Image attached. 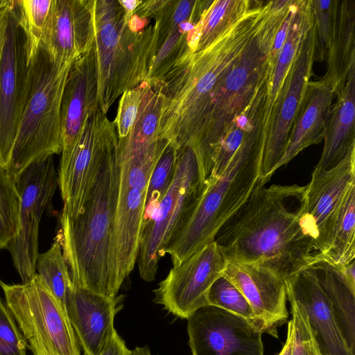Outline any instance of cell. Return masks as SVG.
<instances>
[{"label":"cell","mask_w":355,"mask_h":355,"mask_svg":"<svg viewBox=\"0 0 355 355\" xmlns=\"http://www.w3.org/2000/svg\"><path fill=\"white\" fill-rule=\"evenodd\" d=\"M41 42L51 57L72 64L94 42V1L53 0Z\"/></svg>","instance_id":"19"},{"label":"cell","mask_w":355,"mask_h":355,"mask_svg":"<svg viewBox=\"0 0 355 355\" xmlns=\"http://www.w3.org/2000/svg\"><path fill=\"white\" fill-rule=\"evenodd\" d=\"M305 190L259 184L214 238L227 261L256 264L284 279L324 261L303 225Z\"/></svg>","instance_id":"2"},{"label":"cell","mask_w":355,"mask_h":355,"mask_svg":"<svg viewBox=\"0 0 355 355\" xmlns=\"http://www.w3.org/2000/svg\"><path fill=\"white\" fill-rule=\"evenodd\" d=\"M287 298L291 304L293 325L291 355H322L313 336L304 310L293 299Z\"/></svg>","instance_id":"36"},{"label":"cell","mask_w":355,"mask_h":355,"mask_svg":"<svg viewBox=\"0 0 355 355\" xmlns=\"http://www.w3.org/2000/svg\"><path fill=\"white\" fill-rule=\"evenodd\" d=\"M223 275L245 297L263 331L277 337V327L288 317L284 278L256 264L234 261H227Z\"/></svg>","instance_id":"18"},{"label":"cell","mask_w":355,"mask_h":355,"mask_svg":"<svg viewBox=\"0 0 355 355\" xmlns=\"http://www.w3.org/2000/svg\"><path fill=\"white\" fill-rule=\"evenodd\" d=\"M203 186L193 149L179 148L173 182L150 216L142 223L137 259L139 275L144 281L155 280L159 259L187 219Z\"/></svg>","instance_id":"10"},{"label":"cell","mask_w":355,"mask_h":355,"mask_svg":"<svg viewBox=\"0 0 355 355\" xmlns=\"http://www.w3.org/2000/svg\"><path fill=\"white\" fill-rule=\"evenodd\" d=\"M121 5L123 6V8L125 9V11H127L129 13H133L135 10L137 8V6L141 3V1H137V0H130V1H125V0H119Z\"/></svg>","instance_id":"42"},{"label":"cell","mask_w":355,"mask_h":355,"mask_svg":"<svg viewBox=\"0 0 355 355\" xmlns=\"http://www.w3.org/2000/svg\"><path fill=\"white\" fill-rule=\"evenodd\" d=\"M338 0H311L316 32L315 60L327 58L334 26Z\"/></svg>","instance_id":"35"},{"label":"cell","mask_w":355,"mask_h":355,"mask_svg":"<svg viewBox=\"0 0 355 355\" xmlns=\"http://www.w3.org/2000/svg\"><path fill=\"white\" fill-rule=\"evenodd\" d=\"M355 183V146L335 166L313 171L306 185L302 222L324 259L330 243L331 230L344 195Z\"/></svg>","instance_id":"16"},{"label":"cell","mask_w":355,"mask_h":355,"mask_svg":"<svg viewBox=\"0 0 355 355\" xmlns=\"http://www.w3.org/2000/svg\"><path fill=\"white\" fill-rule=\"evenodd\" d=\"M192 355H264L263 330L245 318L206 305L187 319Z\"/></svg>","instance_id":"13"},{"label":"cell","mask_w":355,"mask_h":355,"mask_svg":"<svg viewBox=\"0 0 355 355\" xmlns=\"http://www.w3.org/2000/svg\"><path fill=\"white\" fill-rule=\"evenodd\" d=\"M17 1L10 12L0 64V166H8L19 123L26 80V35L19 22Z\"/></svg>","instance_id":"15"},{"label":"cell","mask_w":355,"mask_h":355,"mask_svg":"<svg viewBox=\"0 0 355 355\" xmlns=\"http://www.w3.org/2000/svg\"><path fill=\"white\" fill-rule=\"evenodd\" d=\"M335 96L331 81L324 76L308 83L285 152L275 166L274 173L304 149L318 144L324 139L326 122Z\"/></svg>","instance_id":"23"},{"label":"cell","mask_w":355,"mask_h":355,"mask_svg":"<svg viewBox=\"0 0 355 355\" xmlns=\"http://www.w3.org/2000/svg\"><path fill=\"white\" fill-rule=\"evenodd\" d=\"M26 343L0 296V355H27Z\"/></svg>","instance_id":"37"},{"label":"cell","mask_w":355,"mask_h":355,"mask_svg":"<svg viewBox=\"0 0 355 355\" xmlns=\"http://www.w3.org/2000/svg\"><path fill=\"white\" fill-rule=\"evenodd\" d=\"M131 355H153L148 346L137 347L132 350Z\"/></svg>","instance_id":"43"},{"label":"cell","mask_w":355,"mask_h":355,"mask_svg":"<svg viewBox=\"0 0 355 355\" xmlns=\"http://www.w3.org/2000/svg\"><path fill=\"white\" fill-rule=\"evenodd\" d=\"M114 129L101 108L87 119L68 158L60 163L58 186L64 203L61 215L73 218L81 211L105 141Z\"/></svg>","instance_id":"14"},{"label":"cell","mask_w":355,"mask_h":355,"mask_svg":"<svg viewBox=\"0 0 355 355\" xmlns=\"http://www.w3.org/2000/svg\"><path fill=\"white\" fill-rule=\"evenodd\" d=\"M100 108L94 45L71 64L61 101L62 149L60 162L70 155L88 117Z\"/></svg>","instance_id":"20"},{"label":"cell","mask_w":355,"mask_h":355,"mask_svg":"<svg viewBox=\"0 0 355 355\" xmlns=\"http://www.w3.org/2000/svg\"><path fill=\"white\" fill-rule=\"evenodd\" d=\"M120 298L86 291L70 284L67 312L84 355H99L114 333Z\"/></svg>","instance_id":"22"},{"label":"cell","mask_w":355,"mask_h":355,"mask_svg":"<svg viewBox=\"0 0 355 355\" xmlns=\"http://www.w3.org/2000/svg\"><path fill=\"white\" fill-rule=\"evenodd\" d=\"M313 266L340 331L347 346L355 354V286L346 279L341 268L326 261Z\"/></svg>","instance_id":"27"},{"label":"cell","mask_w":355,"mask_h":355,"mask_svg":"<svg viewBox=\"0 0 355 355\" xmlns=\"http://www.w3.org/2000/svg\"><path fill=\"white\" fill-rule=\"evenodd\" d=\"M316 32L313 22L302 40L288 76L283 99L270 128L263 153L261 180L266 184L284 155L293 122L303 101L315 60Z\"/></svg>","instance_id":"17"},{"label":"cell","mask_w":355,"mask_h":355,"mask_svg":"<svg viewBox=\"0 0 355 355\" xmlns=\"http://www.w3.org/2000/svg\"><path fill=\"white\" fill-rule=\"evenodd\" d=\"M227 261L214 241L173 266L153 291L156 304L168 313L188 319L207 305V294L214 282L223 275Z\"/></svg>","instance_id":"12"},{"label":"cell","mask_w":355,"mask_h":355,"mask_svg":"<svg viewBox=\"0 0 355 355\" xmlns=\"http://www.w3.org/2000/svg\"><path fill=\"white\" fill-rule=\"evenodd\" d=\"M21 197L16 181L0 166V246L5 248L20 230Z\"/></svg>","instance_id":"32"},{"label":"cell","mask_w":355,"mask_h":355,"mask_svg":"<svg viewBox=\"0 0 355 355\" xmlns=\"http://www.w3.org/2000/svg\"><path fill=\"white\" fill-rule=\"evenodd\" d=\"M263 149L257 139H248L218 178L206 180L201 193L165 254L178 265L214 238L225 223L246 201L261 180Z\"/></svg>","instance_id":"6"},{"label":"cell","mask_w":355,"mask_h":355,"mask_svg":"<svg viewBox=\"0 0 355 355\" xmlns=\"http://www.w3.org/2000/svg\"><path fill=\"white\" fill-rule=\"evenodd\" d=\"M293 336V325L292 320L288 322L286 339L280 352L277 355H291Z\"/></svg>","instance_id":"41"},{"label":"cell","mask_w":355,"mask_h":355,"mask_svg":"<svg viewBox=\"0 0 355 355\" xmlns=\"http://www.w3.org/2000/svg\"><path fill=\"white\" fill-rule=\"evenodd\" d=\"M287 297L296 301L307 315L314 340L322 355H355L347 346L320 286L313 266L284 279Z\"/></svg>","instance_id":"21"},{"label":"cell","mask_w":355,"mask_h":355,"mask_svg":"<svg viewBox=\"0 0 355 355\" xmlns=\"http://www.w3.org/2000/svg\"><path fill=\"white\" fill-rule=\"evenodd\" d=\"M15 3L13 0H5L0 6V64L7 37L10 12Z\"/></svg>","instance_id":"39"},{"label":"cell","mask_w":355,"mask_h":355,"mask_svg":"<svg viewBox=\"0 0 355 355\" xmlns=\"http://www.w3.org/2000/svg\"><path fill=\"white\" fill-rule=\"evenodd\" d=\"M35 270L42 283L67 310V292L71 280L61 244L57 236L47 251L38 254Z\"/></svg>","instance_id":"30"},{"label":"cell","mask_w":355,"mask_h":355,"mask_svg":"<svg viewBox=\"0 0 355 355\" xmlns=\"http://www.w3.org/2000/svg\"><path fill=\"white\" fill-rule=\"evenodd\" d=\"M120 180L116 129L104 144L83 206L73 218L60 215L57 234L72 284L115 298L121 288L112 242Z\"/></svg>","instance_id":"3"},{"label":"cell","mask_w":355,"mask_h":355,"mask_svg":"<svg viewBox=\"0 0 355 355\" xmlns=\"http://www.w3.org/2000/svg\"><path fill=\"white\" fill-rule=\"evenodd\" d=\"M142 83L122 94L113 121L118 139H125L129 134L136 119L142 95Z\"/></svg>","instance_id":"38"},{"label":"cell","mask_w":355,"mask_h":355,"mask_svg":"<svg viewBox=\"0 0 355 355\" xmlns=\"http://www.w3.org/2000/svg\"><path fill=\"white\" fill-rule=\"evenodd\" d=\"M355 183L346 191L331 230L324 261L343 268L355 261Z\"/></svg>","instance_id":"29"},{"label":"cell","mask_w":355,"mask_h":355,"mask_svg":"<svg viewBox=\"0 0 355 355\" xmlns=\"http://www.w3.org/2000/svg\"><path fill=\"white\" fill-rule=\"evenodd\" d=\"M268 1H257L206 48L187 50L161 76L148 83L160 98L159 137L179 148H197L223 80L265 21ZM148 83V82H147Z\"/></svg>","instance_id":"1"},{"label":"cell","mask_w":355,"mask_h":355,"mask_svg":"<svg viewBox=\"0 0 355 355\" xmlns=\"http://www.w3.org/2000/svg\"><path fill=\"white\" fill-rule=\"evenodd\" d=\"M314 21L311 0H296L285 41L273 67L269 65L268 94L263 116L261 139L264 146L288 84V76L302 39Z\"/></svg>","instance_id":"24"},{"label":"cell","mask_w":355,"mask_h":355,"mask_svg":"<svg viewBox=\"0 0 355 355\" xmlns=\"http://www.w3.org/2000/svg\"><path fill=\"white\" fill-rule=\"evenodd\" d=\"M249 0L207 1L187 37L190 52L200 51L241 19L252 8Z\"/></svg>","instance_id":"28"},{"label":"cell","mask_w":355,"mask_h":355,"mask_svg":"<svg viewBox=\"0 0 355 355\" xmlns=\"http://www.w3.org/2000/svg\"><path fill=\"white\" fill-rule=\"evenodd\" d=\"M16 186L21 197L20 230L5 248L25 284L36 275L40 223L44 211L52 210L58 186L53 155L30 165L18 178Z\"/></svg>","instance_id":"11"},{"label":"cell","mask_w":355,"mask_h":355,"mask_svg":"<svg viewBox=\"0 0 355 355\" xmlns=\"http://www.w3.org/2000/svg\"><path fill=\"white\" fill-rule=\"evenodd\" d=\"M337 99L326 122L324 147L314 170H329L337 165L355 146V65L348 73L344 87L336 95Z\"/></svg>","instance_id":"25"},{"label":"cell","mask_w":355,"mask_h":355,"mask_svg":"<svg viewBox=\"0 0 355 355\" xmlns=\"http://www.w3.org/2000/svg\"><path fill=\"white\" fill-rule=\"evenodd\" d=\"M26 49L21 115L6 168L15 181L33 163L62 153L61 101L71 64L54 60L41 41L26 35Z\"/></svg>","instance_id":"5"},{"label":"cell","mask_w":355,"mask_h":355,"mask_svg":"<svg viewBox=\"0 0 355 355\" xmlns=\"http://www.w3.org/2000/svg\"><path fill=\"white\" fill-rule=\"evenodd\" d=\"M131 354L132 350L127 347L125 341L116 331L99 355H131Z\"/></svg>","instance_id":"40"},{"label":"cell","mask_w":355,"mask_h":355,"mask_svg":"<svg viewBox=\"0 0 355 355\" xmlns=\"http://www.w3.org/2000/svg\"><path fill=\"white\" fill-rule=\"evenodd\" d=\"M168 144L159 139L135 150L119 147L120 180L112 252L121 286L133 270L138 257L148 180Z\"/></svg>","instance_id":"8"},{"label":"cell","mask_w":355,"mask_h":355,"mask_svg":"<svg viewBox=\"0 0 355 355\" xmlns=\"http://www.w3.org/2000/svg\"><path fill=\"white\" fill-rule=\"evenodd\" d=\"M291 10L282 1L269 2L267 17L218 89L202 141L193 150L201 176L209 175L211 153L234 119L250 103L264 78L275 35Z\"/></svg>","instance_id":"7"},{"label":"cell","mask_w":355,"mask_h":355,"mask_svg":"<svg viewBox=\"0 0 355 355\" xmlns=\"http://www.w3.org/2000/svg\"><path fill=\"white\" fill-rule=\"evenodd\" d=\"M355 1L338 3L334 26L326 60L336 95L344 87L350 69L355 65Z\"/></svg>","instance_id":"26"},{"label":"cell","mask_w":355,"mask_h":355,"mask_svg":"<svg viewBox=\"0 0 355 355\" xmlns=\"http://www.w3.org/2000/svg\"><path fill=\"white\" fill-rule=\"evenodd\" d=\"M5 0H0V6L3 3Z\"/></svg>","instance_id":"44"},{"label":"cell","mask_w":355,"mask_h":355,"mask_svg":"<svg viewBox=\"0 0 355 355\" xmlns=\"http://www.w3.org/2000/svg\"><path fill=\"white\" fill-rule=\"evenodd\" d=\"M1 249H3V248L0 246V250H1Z\"/></svg>","instance_id":"45"},{"label":"cell","mask_w":355,"mask_h":355,"mask_svg":"<svg viewBox=\"0 0 355 355\" xmlns=\"http://www.w3.org/2000/svg\"><path fill=\"white\" fill-rule=\"evenodd\" d=\"M178 149L168 142L152 171L147 187L143 220L150 216L173 182Z\"/></svg>","instance_id":"31"},{"label":"cell","mask_w":355,"mask_h":355,"mask_svg":"<svg viewBox=\"0 0 355 355\" xmlns=\"http://www.w3.org/2000/svg\"><path fill=\"white\" fill-rule=\"evenodd\" d=\"M94 51L98 98L107 112L125 91L144 82L152 64L155 25L125 10L119 1H94Z\"/></svg>","instance_id":"4"},{"label":"cell","mask_w":355,"mask_h":355,"mask_svg":"<svg viewBox=\"0 0 355 355\" xmlns=\"http://www.w3.org/2000/svg\"><path fill=\"white\" fill-rule=\"evenodd\" d=\"M53 0L17 1L19 22L26 35L41 41Z\"/></svg>","instance_id":"34"},{"label":"cell","mask_w":355,"mask_h":355,"mask_svg":"<svg viewBox=\"0 0 355 355\" xmlns=\"http://www.w3.org/2000/svg\"><path fill=\"white\" fill-rule=\"evenodd\" d=\"M207 305L216 306L237 315L258 325L261 329L245 297L223 275L218 278L210 287L207 294Z\"/></svg>","instance_id":"33"},{"label":"cell","mask_w":355,"mask_h":355,"mask_svg":"<svg viewBox=\"0 0 355 355\" xmlns=\"http://www.w3.org/2000/svg\"><path fill=\"white\" fill-rule=\"evenodd\" d=\"M0 286L31 355H80L67 310L37 273L28 283L0 280Z\"/></svg>","instance_id":"9"}]
</instances>
